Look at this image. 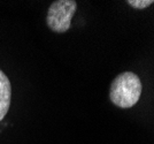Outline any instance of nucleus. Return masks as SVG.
Here are the masks:
<instances>
[{
  "label": "nucleus",
  "mask_w": 154,
  "mask_h": 144,
  "mask_svg": "<svg viewBox=\"0 0 154 144\" xmlns=\"http://www.w3.org/2000/svg\"><path fill=\"white\" fill-rule=\"evenodd\" d=\"M141 81L132 72H123L117 75L109 88V99L120 108H130L140 98Z\"/></svg>",
  "instance_id": "1"
},
{
  "label": "nucleus",
  "mask_w": 154,
  "mask_h": 144,
  "mask_svg": "<svg viewBox=\"0 0 154 144\" xmlns=\"http://www.w3.org/2000/svg\"><path fill=\"white\" fill-rule=\"evenodd\" d=\"M77 2L75 0H57L53 1L47 11L46 24L52 31L64 33L69 30L71 20L75 15Z\"/></svg>",
  "instance_id": "2"
},
{
  "label": "nucleus",
  "mask_w": 154,
  "mask_h": 144,
  "mask_svg": "<svg viewBox=\"0 0 154 144\" xmlns=\"http://www.w3.org/2000/svg\"><path fill=\"white\" fill-rule=\"evenodd\" d=\"M12 85L7 75L0 69V121H2L11 107Z\"/></svg>",
  "instance_id": "3"
},
{
  "label": "nucleus",
  "mask_w": 154,
  "mask_h": 144,
  "mask_svg": "<svg viewBox=\"0 0 154 144\" xmlns=\"http://www.w3.org/2000/svg\"><path fill=\"white\" fill-rule=\"evenodd\" d=\"M153 0H128L127 4L136 9H144L153 4Z\"/></svg>",
  "instance_id": "4"
}]
</instances>
